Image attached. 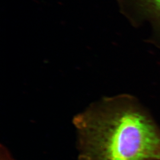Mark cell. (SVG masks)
Returning a JSON list of instances; mask_svg holds the SVG:
<instances>
[{"label": "cell", "mask_w": 160, "mask_h": 160, "mask_svg": "<svg viewBox=\"0 0 160 160\" xmlns=\"http://www.w3.org/2000/svg\"><path fill=\"white\" fill-rule=\"evenodd\" d=\"M122 13L133 24L147 22L160 39V0H118Z\"/></svg>", "instance_id": "cell-2"}, {"label": "cell", "mask_w": 160, "mask_h": 160, "mask_svg": "<svg viewBox=\"0 0 160 160\" xmlns=\"http://www.w3.org/2000/svg\"><path fill=\"white\" fill-rule=\"evenodd\" d=\"M0 160H16L5 145H0Z\"/></svg>", "instance_id": "cell-3"}, {"label": "cell", "mask_w": 160, "mask_h": 160, "mask_svg": "<svg viewBox=\"0 0 160 160\" xmlns=\"http://www.w3.org/2000/svg\"><path fill=\"white\" fill-rule=\"evenodd\" d=\"M72 123L78 160H160V126L133 96L104 97Z\"/></svg>", "instance_id": "cell-1"}]
</instances>
